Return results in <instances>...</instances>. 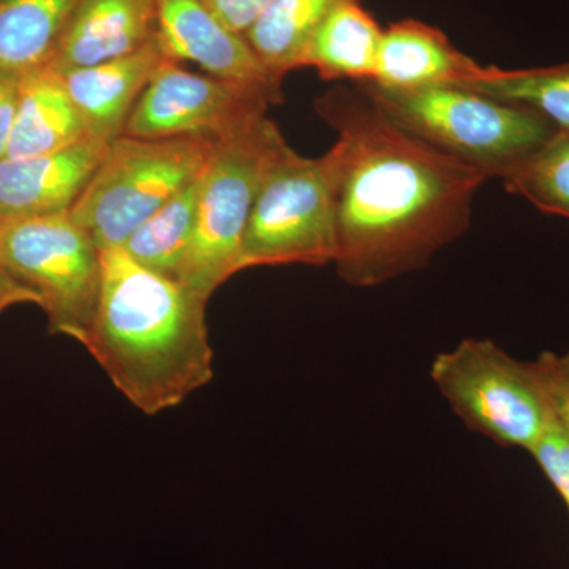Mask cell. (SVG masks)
<instances>
[{"instance_id": "6da1fadb", "label": "cell", "mask_w": 569, "mask_h": 569, "mask_svg": "<svg viewBox=\"0 0 569 569\" xmlns=\"http://www.w3.org/2000/svg\"><path fill=\"white\" fill-rule=\"evenodd\" d=\"M316 108L337 134L325 156L335 182V264L343 282H391L466 234L488 176L397 126L362 84L331 89Z\"/></svg>"}, {"instance_id": "7a4b0ae2", "label": "cell", "mask_w": 569, "mask_h": 569, "mask_svg": "<svg viewBox=\"0 0 569 569\" xmlns=\"http://www.w3.org/2000/svg\"><path fill=\"white\" fill-rule=\"evenodd\" d=\"M102 252V287L86 350L148 417L181 406L213 378L208 301L121 247Z\"/></svg>"}, {"instance_id": "3957f363", "label": "cell", "mask_w": 569, "mask_h": 569, "mask_svg": "<svg viewBox=\"0 0 569 569\" xmlns=\"http://www.w3.org/2000/svg\"><path fill=\"white\" fill-rule=\"evenodd\" d=\"M361 84L397 126L488 179L507 178L559 132L537 112L466 86L399 91Z\"/></svg>"}, {"instance_id": "277c9868", "label": "cell", "mask_w": 569, "mask_h": 569, "mask_svg": "<svg viewBox=\"0 0 569 569\" xmlns=\"http://www.w3.org/2000/svg\"><path fill=\"white\" fill-rule=\"evenodd\" d=\"M216 142L181 137L141 140L122 134L92 176L70 216L100 250L122 247L137 228L201 174Z\"/></svg>"}, {"instance_id": "5b68a950", "label": "cell", "mask_w": 569, "mask_h": 569, "mask_svg": "<svg viewBox=\"0 0 569 569\" xmlns=\"http://www.w3.org/2000/svg\"><path fill=\"white\" fill-rule=\"evenodd\" d=\"M283 140L269 118L230 140L216 142L198 178L192 239L178 282L209 301L241 271L247 222L269 156Z\"/></svg>"}, {"instance_id": "8992f818", "label": "cell", "mask_w": 569, "mask_h": 569, "mask_svg": "<svg viewBox=\"0 0 569 569\" xmlns=\"http://www.w3.org/2000/svg\"><path fill=\"white\" fill-rule=\"evenodd\" d=\"M336 194L326 156L309 159L284 138L266 162L241 249V271L258 266L335 263Z\"/></svg>"}, {"instance_id": "52a82bcc", "label": "cell", "mask_w": 569, "mask_h": 569, "mask_svg": "<svg viewBox=\"0 0 569 569\" xmlns=\"http://www.w3.org/2000/svg\"><path fill=\"white\" fill-rule=\"evenodd\" d=\"M0 261L39 295L52 335L82 346L99 305L102 252L70 212L3 222Z\"/></svg>"}, {"instance_id": "ba28073f", "label": "cell", "mask_w": 569, "mask_h": 569, "mask_svg": "<svg viewBox=\"0 0 569 569\" xmlns=\"http://www.w3.org/2000/svg\"><path fill=\"white\" fill-rule=\"evenodd\" d=\"M430 377L463 425L500 447L529 452L549 426L530 362L492 340L466 339L437 355Z\"/></svg>"}, {"instance_id": "9c48e42d", "label": "cell", "mask_w": 569, "mask_h": 569, "mask_svg": "<svg viewBox=\"0 0 569 569\" xmlns=\"http://www.w3.org/2000/svg\"><path fill=\"white\" fill-rule=\"evenodd\" d=\"M268 104L244 89L164 59L134 104L123 134L141 140H230L268 118Z\"/></svg>"}, {"instance_id": "30bf717a", "label": "cell", "mask_w": 569, "mask_h": 569, "mask_svg": "<svg viewBox=\"0 0 569 569\" xmlns=\"http://www.w3.org/2000/svg\"><path fill=\"white\" fill-rule=\"evenodd\" d=\"M157 41L170 61L198 63L217 80L253 93L268 107L282 102V80L260 61L203 0H157Z\"/></svg>"}, {"instance_id": "8fae6325", "label": "cell", "mask_w": 569, "mask_h": 569, "mask_svg": "<svg viewBox=\"0 0 569 569\" xmlns=\"http://www.w3.org/2000/svg\"><path fill=\"white\" fill-rule=\"evenodd\" d=\"M111 142L84 138L31 159L0 160V217L32 219L69 212L110 151Z\"/></svg>"}, {"instance_id": "7c38bea8", "label": "cell", "mask_w": 569, "mask_h": 569, "mask_svg": "<svg viewBox=\"0 0 569 569\" xmlns=\"http://www.w3.org/2000/svg\"><path fill=\"white\" fill-rule=\"evenodd\" d=\"M157 0H78L50 63L63 71L114 61L156 39Z\"/></svg>"}, {"instance_id": "4fadbf2b", "label": "cell", "mask_w": 569, "mask_h": 569, "mask_svg": "<svg viewBox=\"0 0 569 569\" xmlns=\"http://www.w3.org/2000/svg\"><path fill=\"white\" fill-rule=\"evenodd\" d=\"M164 59L168 58L156 37L140 51L114 61L56 71L89 137L112 142L122 137L134 104Z\"/></svg>"}, {"instance_id": "5bb4252c", "label": "cell", "mask_w": 569, "mask_h": 569, "mask_svg": "<svg viewBox=\"0 0 569 569\" xmlns=\"http://www.w3.org/2000/svg\"><path fill=\"white\" fill-rule=\"evenodd\" d=\"M485 66L463 54L440 29L418 20L383 29L370 84L385 89L463 86L477 80Z\"/></svg>"}, {"instance_id": "9a60e30c", "label": "cell", "mask_w": 569, "mask_h": 569, "mask_svg": "<svg viewBox=\"0 0 569 569\" xmlns=\"http://www.w3.org/2000/svg\"><path fill=\"white\" fill-rule=\"evenodd\" d=\"M88 137L58 71L44 67L22 78L6 159H31L61 151Z\"/></svg>"}, {"instance_id": "2e32d148", "label": "cell", "mask_w": 569, "mask_h": 569, "mask_svg": "<svg viewBox=\"0 0 569 569\" xmlns=\"http://www.w3.org/2000/svg\"><path fill=\"white\" fill-rule=\"evenodd\" d=\"M383 29L361 0H343L329 13L302 58L326 81L369 82L376 71Z\"/></svg>"}, {"instance_id": "e0dca14e", "label": "cell", "mask_w": 569, "mask_h": 569, "mask_svg": "<svg viewBox=\"0 0 569 569\" xmlns=\"http://www.w3.org/2000/svg\"><path fill=\"white\" fill-rule=\"evenodd\" d=\"M78 0H0V74L50 66Z\"/></svg>"}, {"instance_id": "ac0fdd59", "label": "cell", "mask_w": 569, "mask_h": 569, "mask_svg": "<svg viewBox=\"0 0 569 569\" xmlns=\"http://www.w3.org/2000/svg\"><path fill=\"white\" fill-rule=\"evenodd\" d=\"M343 0H272L247 29L254 54L277 77L301 69L310 40Z\"/></svg>"}, {"instance_id": "d6986e66", "label": "cell", "mask_w": 569, "mask_h": 569, "mask_svg": "<svg viewBox=\"0 0 569 569\" xmlns=\"http://www.w3.org/2000/svg\"><path fill=\"white\" fill-rule=\"evenodd\" d=\"M198 178L176 193L123 242V252L142 268L178 280L193 233Z\"/></svg>"}, {"instance_id": "ffe728a7", "label": "cell", "mask_w": 569, "mask_h": 569, "mask_svg": "<svg viewBox=\"0 0 569 569\" xmlns=\"http://www.w3.org/2000/svg\"><path fill=\"white\" fill-rule=\"evenodd\" d=\"M463 86L527 108L569 132V62L533 69L485 67L477 80Z\"/></svg>"}, {"instance_id": "44dd1931", "label": "cell", "mask_w": 569, "mask_h": 569, "mask_svg": "<svg viewBox=\"0 0 569 569\" xmlns=\"http://www.w3.org/2000/svg\"><path fill=\"white\" fill-rule=\"evenodd\" d=\"M501 181L539 211L569 219V132L559 130Z\"/></svg>"}, {"instance_id": "7402d4cb", "label": "cell", "mask_w": 569, "mask_h": 569, "mask_svg": "<svg viewBox=\"0 0 569 569\" xmlns=\"http://www.w3.org/2000/svg\"><path fill=\"white\" fill-rule=\"evenodd\" d=\"M531 372L545 399L550 419L569 436V351H545L530 362Z\"/></svg>"}, {"instance_id": "603a6c76", "label": "cell", "mask_w": 569, "mask_h": 569, "mask_svg": "<svg viewBox=\"0 0 569 569\" xmlns=\"http://www.w3.org/2000/svg\"><path fill=\"white\" fill-rule=\"evenodd\" d=\"M546 478L563 498L569 511V436L550 419L542 436L530 449Z\"/></svg>"}, {"instance_id": "cb8c5ba5", "label": "cell", "mask_w": 569, "mask_h": 569, "mask_svg": "<svg viewBox=\"0 0 569 569\" xmlns=\"http://www.w3.org/2000/svg\"><path fill=\"white\" fill-rule=\"evenodd\" d=\"M234 32L244 33L272 0H203Z\"/></svg>"}, {"instance_id": "d4e9b609", "label": "cell", "mask_w": 569, "mask_h": 569, "mask_svg": "<svg viewBox=\"0 0 569 569\" xmlns=\"http://www.w3.org/2000/svg\"><path fill=\"white\" fill-rule=\"evenodd\" d=\"M22 78L0 74V160L6 159L18 102H20Z\"/></svg>"}, {"instance_id": "484cf974", "label": "cell", "mask_w": 569, "mask_h": 569, "mask_svg": "<svg viewBox=\"0 0 569 569\" xmlns=\"http://www.w3.org/2000/svg\"><path fill=\"white\" fill-rule=\"evenodd\" d=\"M41 305L39 295L11 274L0 261V312L13 306Z\"/></svg>"}, {"instance_id": "4316f807", "label": "cell", "mask_w": 569, "mask_h": 569, "mask_svg": "<svg viewBox=\"0 0 569 569\" xmlns=\"http://www.w3.org/2000/svg\"><path fill=\"white\" fill-rule=\"evenodd\" d=\"M3 224V220H2V217H0V227H2Z\"/></svg>"}]
</instances>
